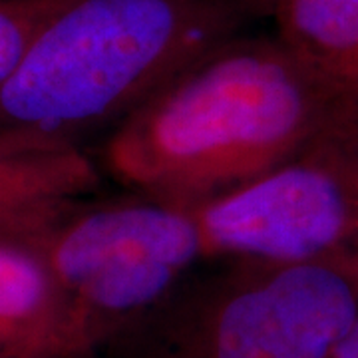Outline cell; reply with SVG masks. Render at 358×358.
<instances>
[{"mask_svg":"<svg viewBox=\"0 0 358 358\" xmlns=\"http://www.w3.org/2000/svg\"><path fill=\"white\" fill-rule=\"evenodd\" d=\"M192 209L209 263H305L355 249L358 115L261 178Z\"/></svg>","mask_w":358,"mask_h":358,"instance_id":"5","label":"cell"},{"mask_svg":"<svg viewBox=\"0 0 358 358\" xmlns=\"http://www.w3.org/2000/svg\"><path fill=\"white\" fill-rule=\"evenodd\" d=\"M358 115L275 34H239L207 52L115 126L106 173L131 193L169 203L215 199L299 154Z\"/></svg>","mask_w":358,"mask_h":358,"instance_id":"1","label":"cell"},{"mask_svg":"<svg viewBox=\"0 0 358 358\" xmlns=\"http://www.w3.org/2000/svg\"><path fill=\"white\" fill-rule=\"evenodd\" d=\"M268 10L271 0H74L0 88V140L82 148Z\"/></svg>","mask_w":358,"mask_h":358,"instance_id":"2","label":"cell"},{"mask_svg":"<svg viewBox=\"0 0 358 358\" xmlns=\"http://www.w3.org/2000/svg\"><path fill=\"white\" fill-rule=\"evenodd\" d=\"M333 358H358V319L350 327V331L346 333Z\"/></svg>","mask_w":358,"mask_h":358,"instance_id":"10","label":"cell"},{"mask_svg":"<svg viewBox=\"0 0 358 358\" xmlns=\"http://www.w3.org/2000/svg\"><path fill=\"white\" fill-rule=\"evenodd\" d=\"M74 0H0V88L40 30Z\"/></svg>","mask_w":358,"mask_h":358,"instance_id":"9","label":"cell"},{"mask_svg":"<svg viewBox=\"0 0 358 358\" xmlns=\"http://www.w3.org/2000/svg\"><path fill=\"white\" fill-rule=\"evenodd\" d=\"M100 181V167L82 148L0 140V229L52 205L94 195Z\"/></svg>","mask_w":358,"mask_h":358,"instance_id":"8","label":"cell"},{"mask_svg":"<svg viewBox=\"0 0 358 358\" xmlns=\"http://www.w3.org/2000/svg\"><path fill=\"white\" fill-rule=\"evenodd\" d=\"M98 345L38 257L0 241V357L90 358Z\"/></svg>","mask_w":358,"mask_h":358,"instance_id":"6","label":"cell"},{"mask_svg":"<svg viewBox=\"0 0 358 358\" xmlns=\"http://www.w3.org/2000/svg\"><path fill=\"white\" fill-rule=\"evenodd\" d=\"M268 16L313 76L358 103V0H271Z\"/></svg>","mask_w":358,"mask_h":358,"instance_id":"7","label":"cell"},{"mask_svg":"<svg viewBox=\"0 0 358 358\" xmlns=\"http://www.w3.org/2000/svg\"><path fill=\"white\" fill-rule=\"evenodd\" d=\"M0 358H2V357H0Z\"/></svg>","mask_w":358,"mask_h":358,"instance_id":"11","label":"cell"},{"mask_svg":"<svg viewBox=\"0 0 358 358\" xmlns=\"http://www.w3.org/2000/svg\"><path fill=\"white\" fill-rule=\"evenodd\" d=\"M213 263L115 338L120 358H333L358 319V247L305 263Z\"/></svg>","mask_w":358,"mask_h":358,"instance_id":"3","label":"cell"},{"mask_svg":"<svg viewBox=\"0 0 358 358\" xmlns=\"http://www.w3.org/2000/svg\"><path fill=\"white\" fill-rule=\"evenodd\" d=\"M0 241L46 265L98 348L112 345L207 263L192 207L140 193L52 205L0 229Z\"/></svg>","mask_w":358,"mask_h":358,"instance_id":"4","label":"cell"}]
</instances>
